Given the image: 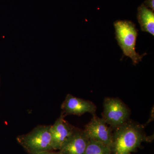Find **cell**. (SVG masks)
I'll use <instances>...</instances> for the list:
<instances>
[{
  "label": "cell",
  "mask_w": 154,
  "mask_h": 154,
  "mask_svg": "<svg viewBox=\"0 0 154 154\" xmlns=\"http://www.w3.org/2000/svg\"><path fill=\"white\" fill-rule=\"evenodd\" d=\"M137 19L142 31L154 36V11L147 8L143 4H141L137 9Z\"/></svg>",
  "instance_id": "obj_9"
},
{
  "label": "cell",
  "mask_w": 154,
  "mask_h": 154,
  "mask_svg": "<svg viewBox=\"0 0 154 154\" xmlns=\"http://www.w3.org/2000/svg\"><path fill=\"white\" fill-rule=\"evenodd\" d=\"M62 113L65 116H81L86 113L95 114L96 107L93 102L77 98L68 94L61 105Z\"/></svg>",
  "instance_id": "obj_6"
},
{
  "label": "cell",
  "mask_w": 154,
  "mask_h": 154,
  "mask_svg": "<svg viewBox=\"0 0 154 154\" xmlns=\"http://www.w3.org/2000/svg\"><path fill=\"white\" fill-rule=\"evenodd\" d=\"M143 125L129 120L113 129L110 148L111 154H129L136 151L143 142L153 140L148 136Z\"/></svg>",
  "instance_id": "obj_1"
},
{
  "label": "cell",
  "mask_w": 154,
  "mask_h": 154,
  "mask_svg": "<svg viewBox=\"0 0 154 154\" xmlns=\"http://www.w3.org/2000/svg\"><path fill=\"white\" fill-rule=\"evenodd\" d=\"M64 114L61 113L54 124L51 126L53 148L59 150L64 143L73 133L76 127L69 124L65 119Z\"/></svg>",
  "instance_id": "obj_7"
},
{
  "label": "cell",
  "mask_w": 154,
  "mask_h": 154,
  "mask_svg": "<svg viewBox=\"0 0 154 154\" xmlns=\"http://www.w3.org/2000/svg\"><path fill=\"white\" fill-rule=\"evenodd\" d=\"M89 140L85 131L76 127L59 152L60 154H85Z\"/></svg>",
  "instance_id": "obj_8"
},
{
  "label": "cell",
  "mask_w": 154,
  "mask_h": 154,
  "mask_svg": "<svg viewBox=\"0 0 154 154\" xmlns=\"http://www.w3.org/2000/svg\"><path fill=\"white\" fill-rule=\"evenodd\" d=\"M89 140L100 142L110 146L112 142L113 130L107 126L103 118L93 115L91 121L85 126L84 130Z\"/></svg>",
  "instance_id": "obj_5"
},
{
  "label": "cell",
  "mask_w": 154,
  "mask_h": 154,
  "mask_svg": "<svg viewBox=\"0 0 154 154\" xmlns=\"http://www.w3.org/2000/svg\"><path fill=\"white\" fill-rule=\"evenodd\" d=\"M85 154H111V150L110 146L100 142L89 140Z\"/></svg>",
  "instance_id": "obj_10"
},
{
  "label": "cell",
  "mask_w": 154,
  "mask_h": 154,
  "mask_svg": "<svg viewBox=\"0 0 154 154\" xmlns=\"http://www.w3.org/2000/svg\"><path fill=\"white\" fill-rule=\"evenodd\" d=\"M51 126L38 125L28 133L18 136L17 142L28 154H39L54 150Z\"/></svg>",
  "instance_id": "obj_3"
},
{
  "label": "cell",
  "mask_w": 154,
  "mask_h": 154,
  "mask_svg": "<svg viewBox=\"0 0 154 154\" xmlns=\"http://www.w3.org/2000/svg\"><path fill=\"white\" fill-rule=\"evenodd\" d=\"M39 154H60L59 152H56V151H47L41 153Z\"/></svg>",
  "instance_id": "obj_13"
},
{
  "label": "cell",
  "mask_w": 154,
  "mask_h": 154,
  "mask_svg": "<svg viewBox=\"0 0 154 154\" xmlns=\"http://www.w3.org/2000/svg\"></svg>",
  "instance_id": "obj_14"
},
{
  "label": "cell",
  "mask_w": 154,
  "mask_h": 154,
  "mask_svg": "<svg viewBox=\"0 0 154 154\" xmlns=\"http://www.w3.org/2000/svg\"><path fill=\"white\" fill-rule=\"evenodd\" d=\"M103 107L102 118L113 130L129 119V109L118 98L107 97L104 100Z\"/></svg>",
  "instance_id": "obj_4"
},
{
  "label": "cell",
  "mask_w": 154,
  "mask_h": 154,
  "mask_svg": "<svg viewBox=\"0 0 154 154\" xmlns=\"http://www.w3.org/2000/svg\"><path fill=\"white\" fill-rule=\"evenodd\" d=\"M154 107H153L152 108L151 111L150 116L149 118L148 121L146 123L145 125H147L149 124L150 122H151L153 121L154 119Z\"/></svg>",
  "instance_id": "obj_12"
},
{
  "label": "cell",
  "mask_w": 154,
  "mask_h": 154,
  "mask_svg": "<svg viewBox=\"0 0 154 154\" xmlns=\"http://www.w3.org/2000/svg\"><path fill=\"white\" fill-rule=\"evenodd\" d=\"M143 4L147 8L154 11V0H146Z\"/></svg>",
  "instance_id": "obj_11"
},
{
  "label": "cell",
  "mask_w": 154,
  "mask_h": 154,
  "mask_svg": "<svg viewBox=\"0 0 154 154\" xmlns=\"http://www.w3.org/2000/svg\"><path fill=\"white\" fill-rule=\"evenodd\" d=\"M116 39L123 55L131 59L133 64L136 65L141 61L146 54L140 55L136 50L138 30L133 22L128 20H117L114 22Z\"/></svg>",
  "instance_id": "obj_2"
}]
</instances>
